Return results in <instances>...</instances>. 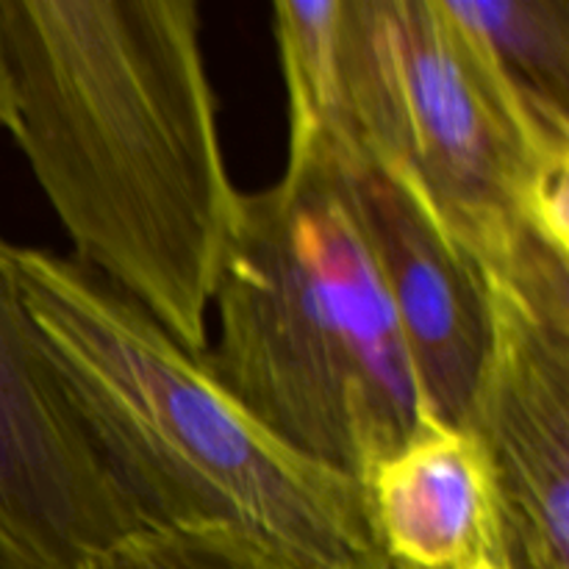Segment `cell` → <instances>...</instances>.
<instances>
[{
	"label": "cell",
	"instance_id": "obj_9",
	"mask_svg": "<svg viewBox=\"0 0 569 569\" xmlns=\"http://www.w3.org/2000/svg\"><path fill=\"white\" fill-rule=\"evenodd\" d=\"M511 92L569 139V0H445Z\"/></svg>",
	"mask_w": 569,
	"mask_h": 569
},
{
	"label": "cell",
	"instance_id": "obj_2",
	"mask_svg": "<svg viewBox=\"0 0 569 569\" xmlns=\"http://www.w3.org/2000/svg\"><path fill=\"white\" fill-rule=\"evenodd\" d=\"M83 437L142 531L220 528L303 569H392L359 481L261 426L148 311L72 256L14 248Z\"/></svg>",
	"mask_w": 569,
	"mask_h": 569
},
{
	"label": "cell",
	"instance_id": "obj_8",
	"mask_svg": "<svg viewBox=\"0 0 569 569\" xmlns=\"http://www.w3.org/2000/svg\"><path fill=\"white\" fill-rule=\"evenodd\" d=\"M365 492L392 569H515L492 461L467 428L428 422Z\"/></svg>",
	"mask_w": 569,
	"mask_h": 569
},
{
	"label": "cell",
	"instance_id": "obj_3",
	"mask_svg": "<svg viewBox=\"0 0 569 569\" xmlns=\"http://www.w3.org/2000/svg\"><path fill=\"white\" fill-rule=\"evenodd\" d=\"M289 153L400 167L481 267L537 233L569 253V139L550 133L445 0H276Z\"/></svg>",
	"mask_w": 569,
	"mask_h": 569
},
{
	"label": "cell",
	"instance_id": "obj_7",
	"mask_svg": "<svg viewBox=\"0 0 569 569\" xmlns=\"http://www.w3.org/2000/svg\"><path fill=\"white\" fill-rule=\"evenodd\" d=\"M337 178L381 276L417 383L437 422L467 428L492 342L487 276L400 167L350 148L289 153Z\"/></svg>",
	"mask_w": 569,
	"mask_h": 569
},
{
	"label": "cell",
	"instance_id": "obj_10",
	"mask_svg": "<svg viewBox=\"0 0 569 569\" xmlns=\"http://www.w3.org/2000/svg\"><path fill=\"white\" fill-rule=\"evenodd\" d=\"M87 569H303L264 545L220 528L139 531L92 559Z\"/></svg>",
	"mask_w": 569,
	"mask_h": 569
},
{
	"label": "cell",
	"instance_id": "obj_5",
	"mask_svg": "<svg viewBox=\"0 0 569 569\" xmlns=\"http://www.w3.org/2000/svg\"><path fill=\"white\" fill-rule=\"evenodd\" d=\"M481 270L492 342L467 431L492 461L515 569H569V253L526 233Z\"/></svg>",
	"mask_w": 569,
	"mask_h": 569
},
{
	"label": "cell",
	"instance_id": "obj_1",
	"mask_svg": "<svg viewBox=\"0 0 569 569\" xmlns=\"http://www.w3.org/2000/svg\"><path fill=\"white\" fill-rule=\"evenodd\" d=\"M9 131L81 264L183 350L239 214L194 0H0Z\"/></svg>",
	"mask_w": 569,
	"mask_h": 569
},
{
	"label": "cell",
	"instance_id": "obj_6",
	"mask_svg": "<svg viewBox=\"0 0 569 569\" xmlns=\"http://www.w3.org/2000/svg\"><path fill=\"white\" fill-rule=\"evenodd\" d=\"M139 531L56 381L0 237V569H87Z\"/></svg>",
	"mask_w": 569,
	"mask_h": 569
},
{
	"label": "cell",
	"instance_id": "obj_4",
	"mask_svg": "<svg viewBox=\"0 0 569 569\" xmlns=\"http://www.w3.org/2000/svg\"><path fill=\"white\" fill-rule=\"evenodd\" d=\"M200 365L306 459L365 487L433 422L356 217L326 164L239 198Z\"/></svg>",
	"mask_w": 569,
	"mask_h": 569
},
{
	"label": "cell",
	"instance_id": "obj_11",
	"mask_svg": "<svg viewBox=\"0 0 569 569\" xmlns=\"http://www.w3.org/2000/svg\"><path fill=\"white\" fill-rule=\"evenodd\" d=\"M9 122H11V87H9V72H6L3 39H0V128L9 131Z\"/></svg>",
	"mask_w": 569,
	"mask_h": 569
}]
</instances>
